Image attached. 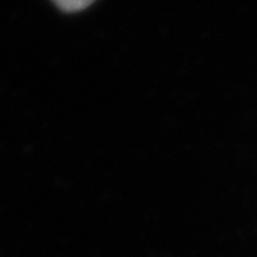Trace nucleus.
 <instances>
[{
  "label": "nucleus",
  "instance_id": "obj_1",
  "mask_svg": "<svg viewBox=\"0 0 257 257\" xmlns=\"http://www.w3.org/2000/svg\"><path fill=\"white\" fill-rule=\"evenodd\" d=\"M94 0H53L56 6L63 12H80L92 5Z\"/></svg>",
  "mask_w": 257,
  "mask_h": 257
}]
</instances>
